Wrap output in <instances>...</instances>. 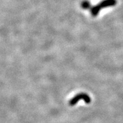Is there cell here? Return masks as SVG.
Segmentation results:
<instances>
[{"label": "cell", "instance_id": "cell-1", "mask_svg": "<svg viewBox=\"0 0 123 123\" xmlns=\"http://www.w3.org/2000/svg\"><path fill=\"white\" fill-rule=\"evenodd\" d=\"M116 0H103L99 4H98V5L92 7L91 9V14L93 17L96 16V15H98L100 10H101V9L114 6L116 5Z\"/></svg>", "mask_w": 123, "mask_h": 123}, {"label": "cell", "instance_id": "cell-2", "mask_svg": "<svg viewBox=\"0 0 123 123\" xmlns=\"http://www.w3.org/2000/svg\"><path fill=\"white\" fill-rule=\"evenodd\" d=\"M80 100H83L84 102L87 104L90 103L91 101V98L89 95L85 93H80L79 94L75 95V96L72 98L69 101L68 104L70 106H74L78 103L80 101Z\"/></svg>", "mask_w": 123, "mask_h": 123}, {"label": "cell", "instance_id": "cell-3", "mask_svg": "<svg viewBox=\"0 0 123 123\" xmlns=\"http://www.w3.org/2000/svg\"><path fill=\"white\" fill-rule=\"evenodd\" d=\"M81 7H82L84 9H87L90 8V2L87 1H83V2L81 3Z\"/></svg>", "mask_w": 123, "mask_h": 123}]
</instances>
